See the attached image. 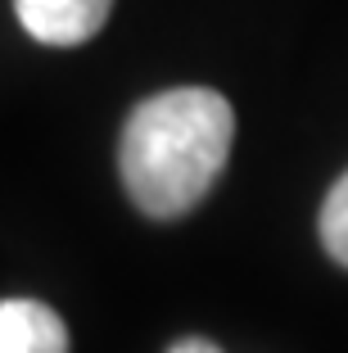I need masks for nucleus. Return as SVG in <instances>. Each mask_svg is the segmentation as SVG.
<instances>
[{
  "mask_svg": "<svg viewBox=\"0 0 348 353\" xmlns=\"http://www.w3.org/2000/svg\"><path fill=\"white\" fill-rule=\"evenodd\" d=\"M236 114L208 86H176L132 109L118 172L145 218H181L213 190L231 159Z\"/></svg>",
  "mask_w": 348,
  "mask_h": 353,
  "instance_id": "obj_1",
  "label": "nucleus"
},
{
  "mask_svg": "<svg viewBox=\"0 0 348 353\" xmlns=\"http://www.w3.org/2000/svg\"><path fill=\"white\" fill-rule=\"evenodd\" d=\"M14 10L41 46H82L104 28L113 0H14Z\"/></svg>",
  "mask_w": 348,
  "mask_h": 353,
  "instance_id": "obj_2",
  "label": "nucleus"
},
{
  "mask_svg": "<svg viewBox=\"0 0 348 353\" xmlns=\"http://www.w3.org/2000/svg\"><path fill=\"white\" fill-rule=\"evenodd\" d=\"M0 353H68V326L50 303L5 299L0 303Z\"/></svg>",
  "mask_w": 348,
  "mask_h": 353,
  "instance_id": "obj_3",
  "label": "nucleus"
},
{
  "mask_svg": "<svg viewBox=\"0 0 348 353\" xmlns=\"http://www.w3.org/2000/svg\"><path fill=\"white\" fill-rule=\"evenodd\" d=\"M317 227H321V245H326V254L339 263V268H348V172L330 186Z\"/></svg>",
  "mask_w": 348,
  "mask_h": 353,
  "instance_id": "obj_4",
  "label": "nucleus"
},
{
  "mask_svg": "<svg viewBox=\"0 0 348 353\" xmlns=\"http://www.w3.org/2000/svg\"><path fill=\"white\" fill-rule=\"evenodd\" d=\"M167 353H222L213 340H204V335H190V340H176Z\"/></svg>",
  "mask_w": 348,
  "mask_h": 353,
  "instance_id": "obj_5",
  "label": "nucleus"
}]
</instances>
